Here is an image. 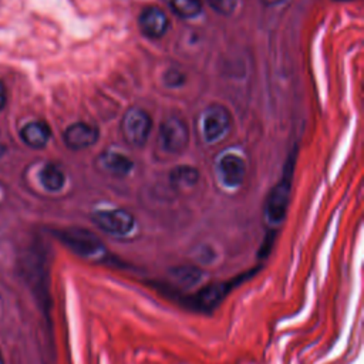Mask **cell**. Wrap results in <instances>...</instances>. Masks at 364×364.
Wrapping results in <instances>:
<instances>
[{
  "mask_svg": "<svg viewBox=\"0 0 364 364\" xmlns=\"http://www.w3.org/2000/svg\"><path fill=\"white\" fill-rule=\"evenodd\" d=\"M249 276H250V273H247L242 277H236L230 282L208 284V286L199 289L198 291H195L192 296L181 299V303H183L186 307H191L192 310H196V311H202V313L212 311L225 300V297L229 294V291L235 286H237L242 280L247 279Z\"/></svg>",
  "mask_w": 364,
  "mask_h": 364,
  "instance_id": "1",
  "label": "cell"
},
{
  "mask_svg": "<svg viewBox=\"0 0 364 364\" xmlns=\"http://www.w3.org/2000/svg\"><path fill=\"white\" fill-rule=\"evenodd\" d=\"M58 239L81 257H100L105 252L104 243L97 235L84 228H68L57 232Z\"/></svg>",
  "mask_w": 364,
  "mask_h": 364,
  "instance_id": "2",
  "label": "cell"
},
{
  "mask_svg": "<svg viewBox=\"0 0 364 364\" xmlns=\"http://www.w3.org/2000/svg\"><path fill=\"white\" fill-rule=\"evenodd\" d=\"M293 159H294V155L291 154L287 159L284 175H283L282 181L272 189V192L266 200L264 215H266V219L273 225L280 223L286 218L289 198H290V186H291Z\"/></svg>",
  "mask_w": 364,
  "mask_h": 364,
  "instance_id": "3",
  "label": "cell"
},
{
  "mask_svg": "<svg viewBox=\"0 0 364 364\" xmlns=\"http://www.w3.org/2000/svg\"><path fill=\"white\" fill-rule=\"evenodd\" d=\"M152 127L151 117L142 108H129L121 121V132L125 142L131 146H142L149 135Z\"/></svg>",
  "mask_w": 364,
  "mask_h": 364,
  "instance_id": "4",
  "label": "cell"
},
{
  "mask_svg": "<svg viewBox=\"0 0 364 364\" xmlns=\"http://www.w3.org/2000/svg\"><path fill=\"white\" fill-rule=\"evenodd\" d=\"M91 219L102 232L114 236H127L135 228L134 215L125 209L97 210Z\"/></svg>",
  "mask_w": 364,
  "mask_h": 364,
  "instance_id": "5",
  "label": "cell"
},
{
  "mask_svg": "<svg viewBox=\"0 0 364 364\" xmlns=\"http://www.w3.org/2000/svg\"><path fill=\"white\" fill-rule=\"evenodd\" d=\"M159 142L166 152L181 154L189 142V129L183 119L172 117L168 118L159 131Z\"/></svg>",
  "mask_w": 364,
  "mask_h": 364,
  "instance_id": "6",
  "label": "cell"
},
{
  "mask_svg": "<svg viewBox=\"0 0 364 364\" xmlns=\"http://www.w3.org/2000/svg\"><path fill=\"white\" fill-rule=\"evenodd\" d=\"M230 115L222 105H210L203 115V136L208 142L219 141L229 129Z\"/></svg>",
  "mask_w": 364,
  "mask_h": 364,
  "instance_id": "7",
  "label": "cell"
},
{
  "mask_svg": "<svg viewBox=\"0 0 364 364\" xmlns=\"http://www.w3.org/2000/svg\"><path fill=\"white\" fill-rule=\"evenodd\" d=\"M98 139L97 128L85 122H75L64 131V142L70 149L80 151L94 145Z\"/></svg>",
  "mask_w": 364,
  "mask_h": 364,
  "instance_id": "8",
  "label": "cell"
},
{
  "mask_svg": "<svg viewBox=\"0 0 364 364\" xmlns=\"http://www.w3.org/2000/svg\"><path fill=\"white\" fill-rule=\"evenodd\" d=\"M139 27L149 38H161L169 28L168 16L158 7H146L139 16Z\"/></svg>",
  "mask_w": 364,
  "mask_h": 364,
  "instance_id": "9",
  "label": "cell"
},
{
  "mask_svg": "<svg viewBox=\"0 0 364 364\" xmlns=\"http://www.w3.org/2000/svg\"><path fill=\"white\" fill-rule=\"evenodd\" d=\"M219 172L226 186L236 188L245 179V172H246L245 161L235 154H228L219 162Z\"/></svg>",
  "mask_w": 364,
  "mask_h": 364,
  "instance_id": "10",
  "label": "cell"
},
{
  "mask_svg": "<svg viewBox=\"0 0 364 364\" xmlns=\"http://www.w3.org/2000/svg\"><path fill=\"white\" fill-rule=\"evenodd\" d=\"M203 276V270L193 264H179L169 269V277L172 283L179 286L182 290L193 289L202 282Z\"/></svg>",
  "mask_w": 364,
  "mask_h": 364,
  "instance_id": "11",
  "label": "cell"
},
{
  "mask_svg": "<svg viewBox=\"0 0 364 364\" xmlns=\"http://www.w3.org/2000/svg\"><path fill=\"white\" fill-rule=\"evenodd\" d=\"M100 165L102 171L118 178L128 175L134 168V162L119 152H104L100 156Z\"/></svg>",
  "mask_w": 364,
  "mask_h": 364,
  "instance_id": "12",
  "label": "cell"
},
{
  "mask_svg": "<svg viewBox=\"0 0 364 364\" xmlns=\"http://www.w3.org/2000/svg\"><path fill=\"white\" fill-rule=\"evenodd\" d=\"M20 135L26 145H28L31 148H43L47 145V142L51 136V131L46 122L33 121L23 127Z\"/></svg>",
  "mask_w": 364,
  "mask_h": 364,
  "instance_id": "13",
  "label": "cell"
},
{
  "mask_svg": "<svg viewBox=\"0 0 364 364\" xmlns=\"http://www.w3.org/2000/svg\"><path fill=\"white\" fill-rule=\"evenodd\" d=\"M40 182L47 191H60L65 182V176L63 171L54 165V164H47L41 172H40Z\"/></svg>",
  "mask_w": 364,
  "mask_h": 364,
  "instance_id": "14",
  "label": "cell"
},
{
  "mask_svg": "<svg viewBox=\"0 0 364 364\" xmlns=\"http://www.w3.org/2000/svg\"><path fill=\"white\" fill-rule=\"evenodd\" d=\"M199 179V172L193 166H178L171 171L169 181L176 188L193 186Z\"/></svg>",
  "mask_w": 364,
  "mask_h": 364,
  "instance_id": "15",
  "label": "cell"
},
{
  "mask_svg": "<svg viewBox=\"0 0 364 364\" xmlns=\"http://www.w3.org/2000/svg\"><path fill=\"white\" fill-rule=\"evenodd\" d=\"M172 11L182 18L196 17L202 11L200 0H171Z\"/></svg>",
  "mask_w": 364,
  "mask_h": 364,
  "instance_id": "16",
  "label": "cell"
},
{
  "mask_svg": "<svg viewBox=\"0 0 364 364\" xmlns=\"http://www.w3.org/2000/svg\"><path fill=\"white\" fill-rule=\"evenodd\" d=\"M208 3L220 16H230L236 7V0H208Z\"/></svg>",
  "mask_w": 364,
  "mask_h": 364,
  "instance_id": "17",
  "label": "cell"
},
{
  "mask_svg": "<svg viewBox=\"0 0 364 364\" xmlns=\"http://www.w3.org/2000/svg\"><path fill=\"white\" fill-rule=\"evenodd\" d=\"M165 84L168 87H179L183 82V74L176 70H171L165 74Z\"/></svg>",
  "mask_w": 364,
  "mask_h": 364,
  "instance_id": "18",
  "label": "cell"
},
{
  "mask_svg": "<svg viewBox=\"0 0 364 364\" xmlns=\"http://www.w3.org/2000/svg\"><path fill=\"white\" fill-rule=\"evenodd\" d=\"M6 104V90H4V85L0 82V109L4 107Z\"/></svg>",
  "mask_w": 364,
  "mask_h": 364,
  "instance_id": "19",
  "label": "cell"
},
{
  "mask_svg": "<svg viewBox=\"0 0 364 364\" xmlns=\"http://www.w3.org/2000/svg\"><path fill=\"white\" fill-rule=\"evenodd\" d=\"M263 1V4H266V6H277V4H280V3H283V1H286V0H262Z\"/></svg>",
  "mask_w": 364,
  "mask_h": 364,
  "instance_id": "20",
  "label": "cell"
},
{
  "mask_svg": "<svg viewBox=\"0 0 364 364\" xmlns=\"http://www.w3.org/2000/svg\"><path fill=\"white\" fill-rule=\"evenodd\" d=\"M4 152H6V148H4V145L0 144V158L4 155Z\"/></svg>",
  "mask_w": 364,
  "mask_h": 364,
  "instance_id": "21",
  "label": "cell"
},
{
  "mask_svg": "<svg viewBox=\"0 0 364 364\" xmlns=\"http://www.w3.org/2000/svg\"><path fill=\"white\" fill-rule=\"evenodd\" d=\"M0 364H4V360H3V357H1V354H0Z\"/></svg>",
  "mask_w": 364,
  "mask_h": 364,
  "instance_id": "22",
  "label": "cell"
}]
</instances>
